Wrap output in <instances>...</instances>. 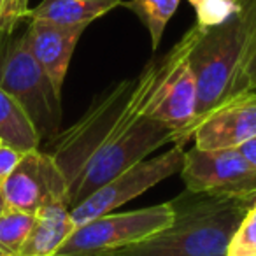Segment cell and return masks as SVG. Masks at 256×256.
<instances>
[{
	"label": "cell",
	"instance_id": "cell-14",
	"mask_svg": "<svg viewBox=\"0 0 256 256\" xmlns=\"http://www.w3.org/2000/svg\"><path fill=\"white\" fill-rule=\"evenodd\" d=\"M0 142L22 153L40 148V137L28 114L20 106L18 100L12 98L2 88H0Z\"/></svg>",
	"mask_w": 256,
	"mask_h": 256
},
{
	"label": "cell",
	"instance_id": "cell-20",
	"mask_svg": "<svg viewBox=\"0 0 256 256\" xmlns=\"http://www.w3.org/2000/svg\"><path fill=\"white\" fill-rule=\"evenodd\" d=\"M237 150L240 151L242 156L248 160V164L256 170V136L252 137V139H249L248 142L240 144Z\"/></svg>",
	"mask_w": 256,
	"mask_h": 256
},
{
	"label": "cell",
	"instance_id": "cell-6",
	"mask_svg": "<svg viewBox=\"0 0 256 256\" xmlns=\"http://www.w3.org/2000/svg\"><path fill=\"white\" fill-rule=\"evenodd\" d=\"M184 146L186 144L181 142L174 144L167 153L160 154V156L144 158L132 167H128L126 170L114 176L112 179H109L106 184L100 186L92 195L86 196L81 204L70 209V220L74 226H79L93 218L112 212L114 209L137 198L164 179L170 178L178 172L181 174L186 154Z\"/></svg>",
	"mask_w": 256,
	"mask_h": 256
},
{
	"label": "cell",
	"instance_id": "cell-23",
	"mask_svg": "<svg viewBox=\"0 0 256 256\" xmlns=\"http://www.w3.org/2000/svg\"><path fill=\"white\" fill-rule=\"evenodd\" d=\"M4 6H6V0H0V20H2V12H4Z\"/></svg>",
	"mask_w": 256,
	"mask_h": 256
},
{
	"label": "cell",
	"instance_id": "cell-4",
	"mask_svg": "<svg viewBox=\"0 0 256 256\" xmlns=\"http://www.w3.org/2000/svg\"><path fill=\"white\" fill-rule=\"evenodd\" d=\"M0 88L25 109L40 142L60 132L62 95L32 54L25 32H0Z\"/></svg>",
	"mask_w": 256,
	"mask_h": 256
},
{
	"label": "cell",
	"instance_id": "cell-7",
	"mask_svg": "<svg viewBox=\"0 0 256 256\" xmlns=\"http://www.w3.org/2000/svg\"><path fill=\"white\" fill-rule=\"evenodd\" d=\"M186 190L202 195L242 196L256 190V170L237 148L186 151L181 168Z\"/></svg>",
	"mask_w": 256,
	"mask_h": 256
},
{
	"label": "cell",
	"instance_id": "cell-5",
	"mask_svg": "<svg viewBox=\"0 0 256 256\" xmlns=\"http://www.w3.org/2000/svg\"><path fill=\"white\" fill-rule=\"evenodd\" d=\"M174 204L165 202L128 212H109L74 226L54 256H104L164 230L174 220Z\"/></svg>",
	"mask_w": 256,
	"mask_h": 256
},
{
	"label": "cell",
	"instance_id": "cell-15",
	"mask_svg": "<svg viewBox=\"0 0 256 256\" xmlns=\"http://www.w3.org/2000/svg\"><path fill=\"white\" fill-rule=\"evenodd\" d=\"M179 4L181 0H128V2L123 0L121 6L132 11L146 26L151 37V48L156 51L164 37L165 26L178 11Z\"/></svg>",
	"mask_w": 256,
	"mask_h": 256
},
{
	"label": "cell",
	"instance_id": "cell-17",
	"mask_svg": "<svg viewBox=\"0 0 256 256\" xmlns=\"http://www.w3.org/2000/svg\"><path fill=\"white\" fill-rule=\"evenodd\" d=\"M226 256H256V206L240 221L228 246Z\"/></svg>",
	"mask_w": 256,
	"mask_h": 256
},
{
	"label": "cell",
	"instance_id": "cell-19",
	"mask_svg": "<svg viewBox=\"0 0 256 256\" xmlns=\"http://www.w3.org/2000/svg\"><path fill=\"white\" fill-rule=\"evenodd\" d=\"M22 156H23L22 151L0 142V182L14 170V167L22 160Z\"/></svg>",
	"mask_w": 256,
	"mask_h": 256
},
{
	"label": "cell",
	"instance_id": "cell-13",
	"mask_svg": "<svg viewBox=\"0 0 256 256\" xmlns=\"http://www.w3.org/2000/svg\"><path fill=\"white\" fill-rule=\"evenodd\" d=\"M123 0H40L28 9V20H46L58 25H86L106 16Z\"/></svg>",
	"mask_w": 256,
	"mask_h": 256
},
{
	"label": "cell",
	"instance_id": "cell-24",
	"mask_svg": "<svg viewBox=\"0 0 256 256\" xmlns=\"http://www.w3.org/2000/svg\"><path fill=\"white\" fill-rule=\"evenodd\" d=\"M0 256H4V254H2V252H0Z\"/></svg>",
	"mask_w": 256,
	"mask_h": 256
},
{
	"label": "cell",
	"instance_id": "cell-9",
	"mask_svg": "<svg viewBox=\"0 0 256 256\" xmlns=\"http://www.w3.org/2000/svg\"><path fill=\"white\" fill-rule=\"evenodd\" d=\"M256 136V93L235 96L202 118L192 137L200 150L238 148Z\"/></svg>",
	"mask_w": 256,
	"mask_h": 256
},
{
	"label": "cell",
	"instance_id": "cell-1",
	"mask_svg": "<svg viewBox=\"0 0 256 256\" xmlns=\"http://www.w3.org/2000/svg\"><path fill=\"white\" fill-rule=\"evenodd\" d=\"M193 25L164 56L153 58L139 76L116 82L93 98L70 128L50 140V153L68 188L70 209L109 179L168 142L178 132L153 116L162 84L198 37Z\"/></svg>",
	"mask_w": 256,
	"mask_h": 256
},
{
	"label": "cell",
	"instance_id": "cell-21",
	"mask_svg": "<svg viewBox=\"0 0 256 256\" xmlns=\"http://www.w3.org/2000/svg\"><path fill=\"white\" fill-rule=\"evenodd\" d=\"M242 198H244L246 202H248L251 207H254L256 206V190H252V192H249V193H246V195H242Z\"/></svg>",
	"mask_w": 256,
	"mask_h": 256
},
{
	"label": "cell",
	"instance_id": "cell-12",
	"mask_svg": "<svg viewBox=\"0 0 256 256\" xmlns=\"http://www.w3.org/2000/svg\"><path fill=\"white\" fill-rule=\"evenodd\" d=\"M72 230L68 204H46L36 212V223L16 256H54Z\"/></svg>",
	"mask_w": 256,
	"mask_h": 256
},
{
	"label": "cell",
	"instance_id": "cell-22",
	"mask_svg": "<svg viewBox=\"0 0 256 256\" xmlns=\"http://www.w3.org/2000/svg\"><path fill=\"white\" fill-rule=\"evenodd\" d=\"M8 202H6V196H4V192H2V184H0V214L4 212V210H8Z\"/></svg>",
	"mask_w": 256,
	"mask_h": 256
},
{
	"label": "cell",
	"instance_id": "cell-16",
	"mask_svg": "<svg viewBox=\"0 0 256 256\" xmlns=\"http://www.w3.org/2000/svg\"><path fill=\"white\" fill-rule=\"evenodd\" d=\"M36 223V214L8 209L0 214V252L16 256Z\"/></svg>",
	"mask_w": 256,
	"mask_h": 256
},
{
	"label": "cell",
	"instance_id": "cell-2",
	"mask_svg": "<svg viewBox=\"0 0 256 256\" xmlns=\"http://www.w3.org/2000/svg\"><path fill=\"white\" fill-rule=\"evenodd\" d=\"M190 53L196 79V118L246 93H256V0H240L226 22L200 26Z\"/></svg>",
	"mask_w": 256,
	"mask_h": 256
},
{
	"label": "cell",
	"instance_id": "cell-18",
	"mask_svg": "<svg viewBox=\"0 0 256 256\" xmlns=\"http://www.w3.org/2000/svg\"><path fill=\"white\" fill-rule=\"evenodd\" d=\"M30 0H6L4 12L0 20V32H14L18 25L26 20Z\"/></svg>",
	"mask_w": 256,
	"mask_h": 256
},
{
	"label": "cell",
	"instance_id": "cell-8",
	"mask_svg": "<svg viewBox=\"0 0 256 256\" xmlns=\"http://www.w3.org/2000/svg\"><path fill=\"white\" fill-rule=\"evenodd\" d=\"M0 184L9 209L36 214L50 202H65L70 207L67 181L60 167L40 148L23 153L14 170Z\"/></svg>",
	"mask_w": 256,
	"mask_h": 256
},
{
	"label": "cell",
	"instance_id": "cell-3",
	"mask_svg": "<svg viewBox=\"0 0 256 256\" xmlns=\"http://www.w3.org/2000/svg\"><path fill=\"white\" fill-rule=\"evenodd\" d=\"M174 204V220L168 226L139 242L104 256H226L240 221L251 209L242 196L202 195L190 192Z\"/></svg>",
	"mask_w": 256,
	"mask_h": 256
},
{
	"label": "cell",
	"instance_id": "cell-11",
	"mask_svg": "<svg viewBox=\"0 0 256 256\" xmlns=\"http://www.w3.org/2000/svg\"><path fill=\"white\" fill-rule=\"evenodd\" d=\"M86 28V25H58L46 20H30L25 30L30 51L60 95L72 54Z\"/></svg>",
	"mask_w": 256,
	"mask_h": 256
},
{
	"label": "cell",
	"instance_id": "cell-10",
	"mask_svg": "<svg viewBox=\"0 0 256 256\" xmlns=\"http://www.w3.org/2000/svg\"><path fill=\"white\" fill-rule=\"evenodd\" d=\"M192 50L186 51L174 65L170 74L162 84L156 102L153 106V116L178 132V142L176 144H186L188 139H192V126L196 118L198 93H196L195 74L190 67Z\"/></svg>",
	"mask_w": 256,
	"mask_h": 256
}]
</instances>
